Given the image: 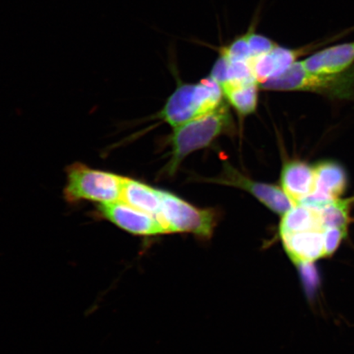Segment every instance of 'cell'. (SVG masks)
<instances>
[{
  "label": "cell",
  "mask_w": 354,
  "mask_h": 354,
  "mask_svg": "<svg viewBox=\"0 0 354 354\" xmlns=\"http://www.w3.org/2000/svg\"><path fill=\"white\" fill-rule=\"evenodd\" d=\"M264 90L307 91L334 100L354 99V65L343 73L318 74L307 72L301 61L296 62L280 77L261 85Z\"/></svg>",
  "instance_id": "1"
},
{
  "label": "cell",
  "mask_w": 354,
  "mask_h": 354,
  "mask_svg": "<svg viewBox=\"0 0 354 354\" xmlns=\"http://www.w3.org/2000/svg\"><path fill=\"white\" fill-rule=\"evenodd\" d=\"M223 88L214 80L203 79L198 85L180 86L167 100L160 116L174 127L194 120L218 108Z\"/></svg>",
  "instance_id": "2"
},
{
  "label": "cell",
  "mask_w": 354,
  "mask_h": 354,
  "mask_svg": "<svg viewBox=\"0 0 354 354\" xmlns=\"http://www.w3.org/2000/svg\"><path fill=\"white\" fill-rule=\"evenodd\" d=\"M125 179L112 172L75 163L66 171L65 198L69 202L88 201L101 205L122 201Z\"/></svg>",
  "instance_id": "3"
},
{
  "label": "cell",
  "mask_w": 354,
  "mask_h": 354,
  "mask_svg": "<svg viewBox=\"0 0 354 354\" xmlns=\"http://www.w3.org/2000/svg\"><path fill=\"white\" fill-rule=\"evenodd\" d=\"M230 118L227 108L221 103L212 112L176 127L171 139L172 153L170 174L176 170L180 162L188 154L206 147L227 129L230 125Z\"/></svg>",
  "instance_id": "4"
},
{
  "label": "cell",
  "mask_w": 354,
  "mask_h": 354,
  "mask_svg": "<svg viewBox=\"0 0 354 354\" xmlns=\"http://www.w3.org/2000/svg\"><path fill=\"white\" fill-rule=\"evenodd\" d=\"M161 209L157 216L167 233L190 232L209 237L215 225V214L198 209L174 194L161 190Z\"/></svg>",
  "instance_id": "5"
},
{
  "label": "cell",
  "mask_w": 354,
  "mask_h": 354,
  "mask_svg": "<svg viewBox=\"0 0 354 354\" xmlns=\"http://www.w3.org/2000/svg\"><path fill=\"white\" fill-rule=\"evenodd\" d=\"M102 216L125 231L139 236L166 234L156 218L122 201L103 203L98 207Z\"/></svg>",
  "instance_id": "6"
},
{
  "label": "cell",
  "mask_w": 354,
  "mask_h": 354,
  "mask_svg": "<svg viewBox=\"0 0 354 354\" xmlns=\"http://www.w3.org/2000/svg\"><path fill=\"white\" fill-rule=\"evenodd\" d=\"M314 170L313 193L302 203L322 205L342 198L348 185L347 174L343 167L333 161H322L314 166Z\"/></svg>",
  "instance_id": "7"
},
{
  "label": "cell",
  "mask_w": 354,
  "mask_h": 354,
  "mask_svg": "<svg viewBox=\"0 0 354 354\" xmlns=\"http://www.w3.org/2000/svg\"><path fill=\"white\" fill-rule=\"evenodd\" d=\"M225 171V176L221 183L236 185L248 190L277 214L284 215L287 211L295 206V203L287 196L284 190L276 185L255 183L247 179L231 167H228Z\"/></svg>",
  "instance_id": "8"
},
{
  "label": "cell",
  "mask_w": 354,
  "mask_h": 354,
  "mask_svg": "<svg viewBox=\"0 0 354 354\" xmlns=\"http://www.w3.org/2000/svg\"><path fill=\"white\" fill-rule=\"evenodd\" d=\"M301 64L311 73H343L354 65V41L323 48L301 61Z\"/></svg>",
  "instance_id": "9"
},
{
  "label": "cell",
  "mask_w": 354,
  "mask_h": 354,
  "mask_svg": "<svg viewBox=\"0 0 354 354\" xmlns=\"http://www.w3.org/2000/svg\"><path fill=\"white\" fill-rule=\"evenodd\" d=\"M281 185L295 205H299L313 193L315 185L314 166L301 161L286 163L281 171Z\"/></svg>",
  "instance_id": "10"
},
{
  "label": "cell",
  "mask_w": 354,
  "mask_h": 354,
  "mask_svg": "<svg viewBox=\"0 0 354 354\" xmlns=\"http://www.w3.org/2000/svg\"><path fill=\"white\" fill-rule=\"evenodd\" d=\"M122 201L157 218L161 209V190L155 189L140 181L126 178Z\"/></svg>",
  "instance_id": "11"
},
{
  "label": "cell",
  "mask_w": 354,
  "mask_h": 354,
  "mask_svg": "<svg viewBox=\"0 0 354 354\" xmlns=\"http://www.w3.org/2000/svg\"><path fill=\"white\" fill-rule=\"evenodd\" d=\"M257 82L242 85H225L223 88L224 95L230 104L239 113L248 115L254 113L258 104V86Z\"/></svg>",
  "instance_id": "12"
},
{
  "label": "cell",
  "mask_w": 354,
  "mask_h": 354,
  "mask_svg": "<svg viewBox=\"0 0 354 354\" xmlns=\"http://www.w3.org/2000/svg\"><path fill=\"white\" fill-rule=\"evenodd\" d=\"M249 64L256 81L260 84L276 77V64L271 53L259 56H252Z\"/></svg>",
  "instance_id": "13"
},
{
  "label": "cell",
  "mask_w": 354,
  "mask_h": 354,
  "mask_svg": "<svg viewBox=\"0 0 354 354\" xmlns=\"http://www.w3.org/2000/svg\"><path fill=\"white\" fill-rule=\"evenodd\" d=\"M229 63L227 85L228 84L230 85H242V84L258 82L256 81L249 60L229 62Z\"/></svg>",
  "instance_id": "14"
},
{
  "label": "cell",
  "mask_w": 354,
  "mask_h": 354,
  "mask_svg": "<svg viewBox=\"0 0 354 354\" xmlns=\"http://www.w3.org/2000/svg\"><path fill=\"white\" fill-rule=\"evenodd\" d=\"M221 54L227 57L229 62L249 60L252 55L248 33L234 39L228 46L221 48Z\"/></svg>",
  "instance_id": "15"
},
{
  "label": "cell",
  "mask_w": 354,
  "mask_h": 354,
  "mask_svg": "<svg viewBox=\"0 0 354 354\" xmlns=\"http://www.w3.org/2000/svg\"><path fill=\"white\" fill-rule=\"evenodd\" d=\"M248 33V41H249L250 50L252 56H259L271 53L277 44L272 39L256 34L250 29Z\"/></svg>",
  "instance_id": "16"
},
{
  "label": "cell",
  "mask_w": 354,
  "mask_h": 354,
  "mask_svg": "<svg viewBox=\"0 0 354 354\" xmlns=\"http://www.w3.org/2000/svg\"><path fill=\"white\" fill-rule=\"evenodd\" d=\"M229 61L223 55L221 56L212 70L211 78L223 87L228 83Z\"/></svg>",
  "instance_id": "17"
}]
</instances>
